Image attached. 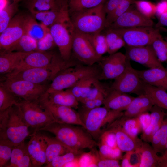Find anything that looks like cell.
<instances>
[{
  "label": "cell",
  "instance_id": "53",
  "mask_svg": "<svg viewBox=\"0 0 167 167\" xmlns=\"http://www.w3.org/2000/svg\"><path fill=\"white\" fill-rule=\"evenodd\" d=\"M137 117L143 132L147 129L150 124L151 121L150 113L146 112L140 114Z\"/></svg>",
  "mask_w": 167,
  "mask_h": 167
},
{
  "label": "cell",
  "instance_id": "19",
  "mask_svg": "<svg viewBox=\"0 0 167 167\" xmlns=\"http://www.w3.org/2000/svg\"><path fill=\"white\" fill-rule=\"evenodd\" d=\"M151 19L142 15L137 10L130 8L107 28L116 29L141 27H153Z\"/></svg>",
  "mask_w": 167,
  "mask_h": 167
},
{
  "label": "cell",
  "instance_id": "51",
  "mask_svg": "<svg viewBox=\"0 0 167 167\" xmlns=\"http://www.w3.org/2000/svg\"><path fill=\"white\" fill-rule=\"evenodd\" d=\"M98 167H121L119 160L105 158L101 156L97 151Z\"/></svg>",
  "mask_w": 167,
  "mask_h": 167
},
{
  "label": "cell",
  "instance_id": "27",
  "mask_svg": "<svg viewBox=\"0 0 167 167\" xmlns=\"http://www.w3.org/2000/svg\"><path fill=\"white\" fill-rule=\"evenodd\" d=\"M46 93L48 99L53 103L75 109L78 108L79 101L69 88L50 93Z\"/></svg>",
  "mask_w": 167,
  "mask_h": 167
},
{
  "label": "cell",
  "instance_id": "28",
  "mask_svg": "<svg viewBox=\"0 0 167 167\" xmlns=\"http://www.w3.org/2000/svg\"><path fill=\"white\" fill-rule=\"evenodd\" d=\"M26 6L31 13L58 9L68 4V0H28Z\"/></svg>",
  "mask_w": 167,
  "mask_h": 167
},
{
  "label": "cell",
  "instance_id": "56",
  "mask_svg": "<svg viewBox=\"0 0 167 167\" xmlns=\"http://www.w3.org/2000/svg\"><path fill=\"white\" fill-rule=\"evenodd\" d=\"M33 167V166L27 151L23 158L18 164L17 167Z\"/></svg>",
  "mask_w": 167,
  "mask_h": 167
},
{
  "label": "cell",
  "instance_id": "57",
  "mask_svg": "<svg viewBox=\"0 0 167 167\" xmlns=\"http://www.w3.org/2000/svg\"><path fill=\"white\" fill-rule=\"evenodd\" d=\"M158 167H167V157L162 155L159 156Z\"/></svg>",
  "mask_w": 167,
  "mask_h": 167
},
{
  "label": "cell",
  "instance_id": "8",
  "mask_svg": "<svg viewBox=\"0 0 167 167\" xmlns=\"http://www.w3.org/2000/svg\"><path fill=\"white\" fill-rule=\"evenodd\" d=\"M18 105L29 127L34 129L33 133L56 122L51 112L42 105L39 100L30 101L22 99Z\"/></svg>",
  "mask_w": 167,
  "mask_h": 167
},
{
  "label": "cell",
  "instance_id": "44",
  "mask_svg": "<svg viewBox=\"0 0 167 167\" xmlns=\"http://www.w3.org/2000/svg\"><path fill=\"white\" fill-rule=\"evenodd\" d=\"M100 155L105 158L119 160L122 158V152L118 147L113 148L106 145L97 143Z\"/></svg>",
  "mask_w": 167,
  "mask_h": 167
},
{
  "label": "cell",
  "instance_id": "20",
  "mask_svg": "<svg viewBox=\"0 0 167 167\" xmlns=\"http://www.w3.org/2000/svg\"><path fill=\"white\" fill-rule=\"evenodd\" d=\"M108 129L114 133L117 146L122 152L135 150L139 148L143 142L138 137L134 138L130 135L115 121L109 126Z\"/></svg>",
  "mask_w": 167,
  "mask_h": 167
},
{
  "label": "cell",
  "instance_id": "30",
  "mask_svg": "<svg viewBox=\"0 0 167 167\" xmlns=\"http://www.w3.org/2000/svg\"><path fill=\"white\" fill-rule=\"evenodd\" d=\"M49 30V28L39 24L33 17L25 16V34L37 41L43 38Z\"/></svg>",
  "mask_w": 167,
  "mask_h": 167
},
{
  "label": "cell",
  "instance_id": "26",
  "mask_svg": "<svg viewBox=\"0 0 167 167\" xmlns=\"http://www.w3.org/2000/svg\"><path fill=\"white\" fill-rule=\"evenodd\" d=\"M32 14L36 19L49 28L54 24L69 14L68 4L60 8Z\"/></svg>",
  "mask_w": 167,
  "mask_h": 167
},
{
  "label": "cell",
  "instance_id": "62",
  "mask_svg": "<svg viewBox=\"0 0 167 167\" xmlns=\"http://www.w3.org/2000/svg\"><path fill=\"white\" fill-rule=\"evenodd\" d=\"M13 2L18 3L19 2L23 1H27L28 0H11Z\"/></svg>",
  "mask_w": 167,
  "mask_h": 167
},
{
  "label": "cell",
  "instance_id": "42",
  "mask_svg": "<svg viewBox=\"0 0 167 167\" xmlns=\"http://www.w3.org/2000/svg\"><path fill=\"white\" fill-rule=\"evenodd\" d=\"M151 45L160 62L167 61V41L161 34L154 40Z\"/></svg>",
  "mask_w": 167,
  "mask_h": 167
},
{
  "label": "cell",
  "instance_id": "23",
  "mask_svg": "<svg viewBox=\"0 0 167 167\" xmlns=\"http://www.w3.org/2000/svg\"><path fill=\"white\" fill-rule=\"evenodd\" d=\"M31 52L1 51L0 54L1 74L6 75L11 73Z\"/></svg>",
  "mask_w": 167,
  "mask_h": 167
},
{
  "label": "cell",
  "instance_id": "29",
  "mask_svg": "<svg viewBox=\"0 0 167 167\" xmlns=\"http://www.w3.org/2000/svg\"><path fill=\"white\" fill-rule=\"evenodd\" d=\"M144 93L150 98L154 105L167 109L166 90L162 88L145 83Z\"/></svg>",
  "mask_w": 167,
  "mask_h": 167
},
{
  "label": "cell",
  "instance_id": "41",
  "mask_svg": "<svg viewBox=\"0 0 167 167\" xmlns=\"http://www.w3.org/2000/svg\"><path fill=\"white\" fill-rule=\"evenodd\" d=\"M135 0H120L116 8L106 16L105 28H108L116 20L130 8Z\"/></svg>",
  "mask_w": 167,
  "mask_h": 167
},
{
  "label": "cell",
  "instance_id": "36",
  "mask_svg": "<svg viewBox=\"0 0 167 167\" xmlns=\"http://www.w3.org/2000/svg\"><path fill=\"white\" fill-rule=\"evenodd\" d=\"M21 100L15 95L0 83V112L6 110L14 105H19Z\"/></svg>",
  "mask_w": 167,
  "mask_h": 167
},
{
  "label": "cell",
  "instance_id": "3",
  "mask_svg": "<svg viewBox=\"0 0 167 167\" xmlns=\"http://www.w3.org/2000/svg\"><path fill=\"white\" fill-rule=\"evenodd\" d=\"M103 4L69 14L75 30L87 35L101 32L105 28L106 20Z\"/></svg>",
  "mask_w": 167,
  "mask_h": 167
},
{
  "label": "cell",
  "instance_id": "9",
  "mask_svg": "<svg viewBox=\"0 0 167 167\" xmlns=\"http://www.w3.org/2000/svg\"><path fill=\"white\" fill-rule=\"evenodd\" d=\"M17 97L27 101L39 100L46 93L49 86L22 79L5 78L1 83Z\"/></svg>",
  "mask_w": 167,
  "mask_h": 167
},
{
  "label": "cell",
  "instance_id": "63",
  "mask_svg": "<svg viewBox=\"0 0 167 167\" xmlns=\"http://www.w3.org/2000/svg\"><path fill=\"white\" fill-rule=\"evenodd\" d=\"M165 39L167 41V37H165Z\"/></svg>",
  "mask_w": 167,
  "mask_h": 167
},
{
  "label": "cell",
  "instance_id": "52",
  "mask_svg": "<svg viewBox=\"0 0 167 167\" xmlns=\"http://www.w3.org/2000/svg\"><path fill=\"white\" fill-rule=\"evenodd\" d=\"M139 147L135 150L126 152L125 154L128 157L132 167H139L141 161Z\"/></svg>",
  "mask_w": 167,
  "mask_h": 167
},
{
  "label": "cell",
  "instance_id": "49",
  "mask_svg": "<svg viewBox=\"0 0 167 167\" xmlns=\"http://www.w3.org/2000/svg\"><path fill=\"white\" fill-rule=\"evenodd\" d=\"M99 139L98 143L104 144L112 148L118 147L114 133L109 129L104 131L101 134Z\"/></svg>",
  "mask_w": 167,
  "mask_h": 167
},
{
  "label": "cell",
  "instance_id": "55",
  "mask_svg": "<svg viewBox=\"0 0 167 167\" xmlns=\"http://www.w3.org/2000/svg\"><path fill=\"white\" fill-rule=\"evenodd\" d=\"M167 12V0H162L156 4V15L158 18L162 14Z\"/></svg>",
  "mask_w": 167,
  "mask_h": 167
},
{
  "label": "cell",
  "instance_id": "48",
  "mask_svg": "<svg viewBox=\"0 0 167 167\" xmlns=\"http://www.w3.org/2000/svg\"><path fill=\"white\" fill-rule=\"evenodd\" d=\"M56 46L54 40L49 31L44 36L37 41V50L47 51Z\"/></svg>",
  "mask_w": 167,
  "mask_h": 167
},
{
  "label": "cell",
  "instance_id": "43",
  "mask_svg": "<svg viewBox=\"0 0 167 167\" xmlns=\"http://www.w3.org/2000/svg\"><path fill=\"white\" fill-rule=\"evenodd\" d=\"M133 4L137 10L148 18L151 19L156 15V4L144 0H135Z\"/></svg>",
  "mask_w": 167,
  "mask_h": 167
},
{
  "label": "cell",
  "instance_id": "14",
  "mask_svg": "<svg viewBox=\"0 0 167 167\" xmlns=\"http://www.w3.org/2000/svg\"><path fill=\"white\" fill-rule=\"evenodd\" d=\"M39 101L42 105L51 112L56 122L79 125L84 129V125L79 113L74 108L52 103L48 99L46 92Z\"/></svg>",
  "mask_w": 167,
  "mask_h": 167
},
{
  "label": "cell",
  "instance_id": "58",
  "mask_svg": "<svg viewBox=\"0 0 167 167\" xmlns=\"http://www.w3.org/2000/svg\"><path fill=\"white\" fill-rule=\"evenodd\" d=\"M159 22L160 24L167 26V12L161 14L158 17Z\"/></svg>",
  "mask_w": 167,
  "mask_h": 167
},
{
  "label": "cell",
  "instance_id": "61",
  "mask_svg": "<svg viewBox=\"0 0 167 167\" xmlns=\"http://www.w3.org/2000/svg\"><path fill=\"white\" fill-rule=\"evenodd\" d=\"M162 155L167 157V141L166 143L165 151L164 153Z\"/></svg>",
  "mask_w": 167,
  "mask_h": 167
},
{
  "label": "cell",
  "instance_id": "24",
  "mask_svg": "<svg viewBox=\"0 0 167 167\" xmlns=\"http://www.w3.org/2000/svg\"><path fill=\"white\" fill-rule=\"evenodd\" d=\"M154 104L150 98L143 94L135 97L124 113L126 118L136 117L140 114L150 111Z\"/></svg>",
  "mask_w": 167,
  "mask_h": 167
},
{
  "label": "cell",
  "instance_id": "18",
  "mask_svg": "<svg viewBox=\"0 0 167 167\" xmlns=\"http://www.w3.org/2000/svg\"><path fill=\"white\" fill-rule=\"evenodd\" d=\"M38 131L33 133L27 144V150L33 167H41L45 164L46 150L48 136Z\"/></svg>",
  "mask_w": 167,
  "mask_h": 167
},
{
  "label": "cell",
  "instance_id": "40",
  "mask_svg": "<svg viewBox=\"0 0 167 167\" xmlns=\"http://www.w3.org/2000/svg\"><path fill=\"white\" fill-rule=\"evenodd\" d=\"M87 35L99 56L102 57L104 54L108 52V46L105 34H101V32Z\"/></svg>",
  "mask_w": 167,
  "mask_h": 167
},
{
  "label": "cell",
  "instance_id": "13",
  "mask_svg": "<svg viewBox=\"0 0 167 167\" xmlns=\"http://www.w3.org/2000/svg\"><path fill=\"white\" fill-rule=\"evenodd\" d=\"M129 61L125 54L120 52L102 57L98 62L101 68L98 79H115L124 72Z\"/></svg>",
  "mask_w": 167,
  "mask_h": 167
},
{
  "label": "cell",
  "instance_id": "1",
  "mask_svg": "<svg viewBox=\"0 0 167 167\" xmlns=\"http://www.w3.org/2000/svg\"><path fill=\"white\" fill-rule=\"evenodd\" d=\"M73 125L54 122L39 129L53 134L55 137L71 151L81 153L85 148L92 149L98 143L87 132Z\"/></svg>",
  "mask_w": 167,
  "mask_h": 167
},
{
  "label": "cell",
  "instance_id": "21",
  "mask_svg": "<svg viewBox=\"0 0 167 167\" xmlns=\"http://www.w3.org/2000/svg\"><path fill=\"white\" fill-rule=\"evenodd\" d=\"M136 71L144 83L167 91V70L165 68L157 67Z\"/></svg>",
  "mask_w": 167,
  "mask_h": 167
},
{
  "label": "cell",
  "instance_id": "25",
  "mask_svg": "<svg viewBox=\"0 0 167 167\" xmlns=\"http://www.w3.org/2000/svg\"><path fill=\"white\" fill-rule=\"evenodd\" d=\"M151 121L148 127L143 131L141 139L144 142H151L154 134L160 127L166 113L164 109L154 105L150 110Z\"/></svg>",
  "mask_w": 167,
  "mask_h": 167
},
{
  "label": "cell",
  "instance_id": "45",
  "mask_svg": "<svg viewBox=\"0 0 167 167\" xmlns=\"http://www.w3.org/2000/svg\"><path fill=\"white\" fill-rule=\"evenodd\" d=\"M27 151V144H26L24 142L14 146L12 150L9 164L6 167H17Z\"/></svg>",
  "mask_w": 167,
  "mask_h": 167
},
{
  "label": "cell",
  "instance_id": "35",
  "mask_svg": "<svg viewBox=\"0 0 167 167\" xmlns=\"http://www.w3.org/2000/svg\"><path fill=\"white\" fill-rule=\"evenodd\" d=\"M105 34L108 46V53H114L126 44L120 34L114 29L108 28Z\"/></svg>",
  "mask_w": 167,
  "mask_h": 167
},
{
  "label": "cell",
  "instance_id": "59",
  "mask_svg": "<svg viewBox=\"0 0 167 167\" xmlns=\"http://www.w3.org/2000/svg\"><path fill=\"white\" fill-rule=\"evenodd\" d=\"M121 166L122 167H132L130 163L128 157L125 154L122 158Z\"/></svg>",
  "mask_w": 167,
  "mask_h": 167
},
{
  "label": "cell",
  "instance_id": "37",
  "mask_svg": "<svg viewBox=\"0 0 167 167\" xmlns=\"http://www.w3.org/2000/svg\"><path fill=\"white\" fill-rule=\"evenodd\" d=\"M37 50V41L25 34L8 51L29 53Z\"/></svg>",
  "mask_w": 167,
  "mask_h": 167
},
{
  "label": "cell",
  "instance_id": "38",
  "mask_svg": "<svg viewBox=\"0 0 167 167\" xmlns=\"http://www.w3.org/2000/svg\"><path fill=\"white\" fill-rule=\"evenodd\" d=\"M18 3L13 2L0 10V33L7 27L18 10Z\"/></svg>",
  "mask_w": 167,
  "mask_h": 167
},
{
  "label": "cell",
  "instance_id": "12",
  "mask_svg": "<svg viewBox=\"0 0 167 167\" xmlns=\"http://www.w3.org/2000/svg\"><path fill=\"white\" fill-rule=\"evenodd\" d=\"M72 51L78 61L88 66L98 63L102 57L96 53L88 35L75 30L73 37Z\"/></svg>",
  "mask_w": 167,
  "mask_h": 167
},
{
  "label": "cell",
  "instance_id": "33",
  "mask_svg": "<svg viewBox=\"0 0 167 167\" xmlns=\"http://www.w3.org/2000/svg\"><path fill=\"white\" fill-rule=\"evenodd\" d=\"M71 151L55 137L48 136L46 150V165L56 157Z\"/></svg>",
  "mask_w": 167,
  "mask_h": 167
},
{
  "label": "cell",
  "instance_id": "64",
  "mask_svg": "<svg viewBox=\"0 0 167 167\" xmlns=\"http://www.w3.org/2000/svg\"></svg>",
  "mask_w": 167,
  "mask_h": 167
},
{
  "label": "cell",
  "instance_id": "16",
  "mask_svg": "<svg viewBox=\"0 0 167 167\" xmlns=\"http://www.w3.org/2000/svg\"><path fill=\"white\" fill-rule=\"evenodd\" d=\"M58 55L52 52L37 50L31 52L13 71L5 75L6 77L12 75L27 69L49 66L55 61Z\"/></svg>",
  "mask_w": 167,
  "mask_h": 167
},
{
  "label": "cell",
  "instance_id": "60",
  "mask_svg": "<svg viewBox=\"0 0 167 167\" xmlns=\"http://www.w3.org/2000/svg\"><path fill=\"white\" fill-rule=\"evenodd\" d=\"M9 3V0H0V10L5 7Z\"/></svg>",
  "mask_w": 167,
  "mask_h": 167
},
{
  "label": "cell",
  "instance_id": "46",
  "mask_svg": "<svg viewBox=\"0 0 167 167\" xmlns=\"http://www.w3.org/2000/svg\"><path fill=\"white\" fill-rule=\"evenodd\" d=\"M81 153H77L73 152H69L56 157L50 163L46 165L45 166L48 167H65L66 164L73 161Z\"/></svg>",
  "mask_w": 167,
  "mask_h": 167
},
{
  "label": "cell",
  "instance_id": "32",
  "mask_svg": "<svg viewBox=\"0 0 167 167\" xmlns=\"http://www.w3.org/2000/svg\"><path fill=\"white\" fill-rule=\"evenodd\" d=\"M167 141V113L159 129L153 136L151 142L157 153L163 154L165 150Z\"/></svg>",
  "mask_w": 167,
  "mask_h": 167
},
{
  "label": "cell",
  "instance_id": "4",
  "mask_svg": "<svg viewBox=\"0 0 167 167\" xmlns=\"http://www.w3.org/2000/svg\"><path fill=\"white\" fill-rule=\"evenodd\" d=\"M123 113L122 111L110 110L104 106L89 110L82 108V113H79L84 129L95 139H99L103 132V127L107 125L109 126Z\"/></svg>",
  "mask_w": 167,
  "mask_h": 167
},
{
  "label": "cell",
  "instance_id": "6",
  "mask_svg": "<svg viewBox=\"0 0 167 167\" xmlns=\"http://www.w3.org/2000/svg\"><path fill=\"white\" fill-rule=\"evenodd\" d=\"M76 64L74 60H65L59 54L55 61L49 66L27 69L5 78L24 80L36 84H44L47 81L52 80L61 71Z\"/></svg>",
  "mask_w": 167,
  "mask_h": 167
},
{
  "label": "cell",
  "instance_id": "34",
  "mask_svg": "<svg viewBox=\"0 0 167 167\" xmlns=\"http://www.w3.org/2000/svg\"><path fill=\"white\" fill-rule=\"evenodd\" d=\"M119 124L125 131L131 136L137 138L142 129L137 117L126 118L123 115L115 121Z\"/></svg>",
  "mask_w": 167,
  "mask_h": 167
},
{
  "label": "cell",
  "instance_id": "17",
  "mask_svg": "<svg viewBox=\"0 0 167 167\" xmlns=\"http://www.w3.org/2000/svg\"><path fill=\"white\" fill-rule=\"evenodd\" d=\"M125 55L129 60L136 62L149 68L165 69L151 45L140 47L127 46Z\"/></svg>",
  "mask_w": 167,
  "mask_h": 167
},
{
  "label": "cell",
  "instance_id": "22",
  "mask_svg": "<svg viewBox=\"0 0 167 167\" xmlns=\"http://www.w3.org/2000/svg\"><path fill=\"white\" fill-rule=\"evenodd\" d=\"M135 98L128 94L110 90L105 97L103 105L107 109L122 111L125 110Z\"/></svg>",
  "mask_w": 167,
  "mask_h": 167
},
{
  "label": "cell",
  "instance_id": "5",
  "mask_svg": "<svg viewBox=\"0 0 167 167\" xmlns=\"http://www.w3.org/2000/svg\"><path fill=\"white\" fill-rule=\"evenodd\" d=\"M100 73V66L78 64L64 69L57 74L52 80L46 92L50 93L69 88L79 81L86 77L96 76L99 78Z\"/></svg>",
  "mask_w": 167,
  "mask_h": 167
},
{
  "label": "cell",
  "instance_id": "7",
  "mask_svg": "<svg viewBox=\"0 0 167 167\" xmlns=\"http://www.w3.org/2000/svg\"><path fill=\"white\" fill-rule=\"evenodd\" d=\"M49 28L62 58L66 61L71 60L73 37L75 29L70 15L54 24Z\"/></svg>",
  "mask_w": 167,
  "mask_h": 167
},
{
  "label": "cell",
  "instance_id": "2",
  "mask_svg": "<svg viewBox=\"0 0 167 167\" xmlns=\"http://www.w3.org/2000/svg\"><path fill=\"white\" fill-rule=\"evenodd\" d=\"M29 128L18 105L0 112V141L14 147L20 144L31 136Z\"/></svg>",
  "mask_w": 167,
  "mask_h": 167
},
{
  "label": "cell",
  "instance_id": "54",
  "mask_svg": "<svg viewBox=\"0 0 167 167\" xmlns=\"http://www.w3.org/2000/svg\"><path fill=\"white\" fill-rule=\"evenodd\" d=\"M120 0H108L103 4V8L106 14L111 13L113 11L119 4Z\"/></svg>",
  "mask_w": 167,
  "mask_h": 167
},
{
  "label": "cell",
  "instance_id": "10",
  "mask_svg": "<svg viewBox=\"0 0 167 167\" xmlns=\"http://www.w3.org/2000/svg\"><path fill=\"white\" fill-rule=\"evenodd\" d=\"M121 36L126 44L131 47L151 45L161 34L153 27H141L114 29Z\"/></svg>",
  "mask_w": 167,
  "mask_h": 167
},
{
  "label": "cell",
  "instance_id": "31",
  "mask_svg": "<svg viewBox=\"0 0 167 167\" xmlns=\"http://www.w3.org/2000/svg\"><path fill=\"white\" fill-rule=\"evenodd\" d=\"M139 148L141 154L139 167H157L159 156L152 146L144 141Z\"/></svg>",
  "mask_w": 167,
  "mask_h": 167
},
{
  "label": "cell",
  "instance_id": "11",
  "mask_svg": "<svg viewBox=\"0 0 167 167\" xmlns=\"http://www.w3.org/2000/svg\"><path fill=\"white\" fill-rule=\"evenodd\" d=\"M144 84L136 70L131 66L129 61L125 71L114 80L110 88L123 93L139 96L144 94Z\"/></svg>",
  "mask_w": 167,
  "mask_h": 167
},
{
  "label": "cell",
  "instance_id": "39",
  "mask_svg": "<svg viewBox=\"0 0 167 167\" xmlns=\"http://www.w3.org/2000/svg\"><path fill=\"white\" fill-rule=\"evenodd\" d=\"M105 0H70L69 14L83 10L92 8L104 4Z\"/></svg>",
  "mask_w": 167,
  "mask_h": 167
},
{
  "label": "cell",
  "instance_id": "50",
  "mask_svg": "<svg viewBox=\"0 0 167 167\" xmlns=\"http://www.w3.org/2000/svg\"><path fill=\"white\" fill-rule=\"evenodd\" d=\"M90 77H86L79 80L69 88L77 98L79 101L80 98L82 93L85 89L87 83Z\"/></svg>",
  "mask_w": 167,
  "mask_h": 167
},
{
  "label": "cell",
  "instance_id": "15",
  "mask_svg": "<svg viewBox=\"0 0 167 167\" xmlns=\"http://www.w3.org/2000/svg\"><path fill=\"white\" fill-rule=\"evenodd\" d=\"M25 16L21 14L14 16L0 35L2 50L8 51L25 34Z\"/></svg>",
  "mask_w": 167,
  "mask_h": 167
},
{
  "label": "cell",
  "instance_id": "47",
  "mask_svg": "<svg viewBox=\"0 0 167 167\" xmlns=\"http://www.w3.org/2000/svg\"><path fill=\"white\" fill-rule=\"evenodd\" d=\"M14 146L6 142L0 141V167L6 166L10 162Z\"/></svg>",
  "mask_w": 167,
  "mask_h": 167
}]
</instances>
